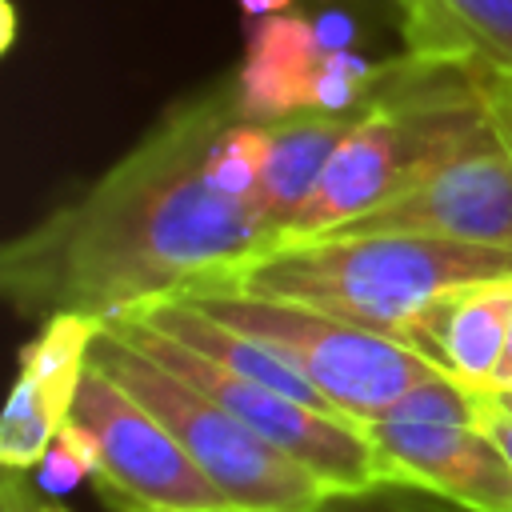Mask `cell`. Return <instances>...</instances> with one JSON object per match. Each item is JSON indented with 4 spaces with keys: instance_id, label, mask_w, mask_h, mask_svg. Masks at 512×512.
Listing matches in <instances>:
<instances>
[{
    "instance_id": "obj_15",
    "label": "cell",
    "mask_w": 512,
    "mask_h": 512,
    "mask_svg": "<svg viewBox=\"0 0 512 512\" xmlns=\"http://www.w3.org/2000/svg\"><path fill=\"white\" fill-rule=\"evenodd\" d=\"M268 148H272L268 120L236 116L232 124H224V132L212 144V156H208L212 184L236 200H252V192L264 176V164H268Z\"/></svg>"
},
{
    "instance_id": "obj_11",
    "label": "cell",
    "mask_w": 512,
    "mask_h": 512,
    "mask_svg": "<svg viewBox=\"0 0 512 512\" xmlns=\"http://www.w3.org/2000/svg\"><path fill=\"white\" fill-rule=\"evenodd\" d=\"M512 328V276L480 280L440 296L420 312L400 340L420 348L448 380L468 392H492Z\"/></svg>"
},
{
    "instance_id": "obj_25",
    "label": "cell",
    "mask_w": 512,
    "mask_h": 512,
    "mask_svg": "<svg viewBox=\"0 0 512 512\" xmlns=\"http://www.w3.org/2000/svg\"><path fill=\"white\" fill-rule=\"evenodd\" d=\"M316 512H332V508H328V504H324V508H316Z\"/></svg>"
},
{
    "instance_id": "obj_12",
    "label": "cell",
    "mask_w": 512,
    "mask_h": 512,
    "mask_svg": "<svg viewBox=\"0 0 512 512\" xmlns=\"http://www.w3.org/2000/svg\"><path fill=\"white\" fill-rule=\"evenodd\" d=\"M360 112H320V108H304L280 120H268L272 128V148H268V164L264 176L252 192V208L264 224V232L272 236V244L288 232V224L296 220V212L304 208V200L312 196L320 172L328 168L332 152L340 148V140L348 136V128L356 124ZM268 244V248H272Z\"/></svg>"
},
{
    "instance_id": "obj_19",
    "label": "cell",
    "mask_w": 512,
    "mask_h": 512,
    "mask_svg": "<svg viewBox=\"0 0 512 512\" xmlns=\"http://www.w3.org/2000/svg\"><path fill=\"white\" fill-rule=\"evenodd\" d=\"M472 408H476V424L504 448V456L512 460V416H504V412H496L480 392H472Z\"/></svg>"
},
{
    "instance_id": "obj_10",
    "label": "cell",
    "mask_w": 512,
    "mask_h": 512,
    "mask_svg": "<svg viewBox=\"0 0 512 512\" xmlns=\"http://www.w3.org/2000/svg\"><path fill=\"white\" fill-rule=\"evenodd\" d=\"M104 320L84 312H56L40 320V332L20 348V372L8 392L0 420V464L12 472H32L56 432L68 424L92 340Z\"/></svg>"
},
{
    "instance_id": "obj_24",
    "label": "cell",
    "mask_w": 512,
    "mask_h": 512,
    "mask_svg": "<svg viewBox=\"0 0 512 512\" xmlns=\"http://www.w3.org/2000/svg\"><path fill=\"white\" fill-rule=\"evenodd\" d=\"M40 512H68L60 500H40Z\"/></svg>"
},
{
    "instance_id": "obj_9",
    "label": "cell",
    "mask_w": 512,
    "mask_h": 512,
    "mask_svg": "<svg viewBox=\"0 0 512 512\" xmlns=\"http://www.w3.org/2000/svg\"><path fill=\"white\" fill-rule=\"evenodd\" d=\"M336 232H424L512 252V152L492 128L404 196Z\"/></svg>"
},
{
    "instance_id": "obj_4",
    "label": "cell",
    "mask_w": 512,
    "mask_h": 512,
    "mask_svg": "<svg viewBox=\"0 0 512 512\" xmlns=\"http://www.w3.org/2000/svg\"><path fill=\"white\" fill-rule=\"evenodd\" d=\"M88 360L172 428L184 452L224 492L232 512H316L336 496L308 464L264 440L208 392L180 380L116 332L100 328Z\"/></svg>"
},
{
    "instance_id": "obj_13",
    "label": "cell",
    "mask_w": 512,
    "mask_h": 512,
    "mask_svg": "<svg viewBox=\"0 0 512 512\" xmlns=\"http://www.w3.org/2000/svg\"><path fill=\"white\" fill-rule=\"evenodd\" d=\"M320 60H324V48L308 16L280 12L260 20L248 40V56L236 72L240 116L280 120L312 108V84H316Z\"/></svg>"
},
{
    "instance_id": "obj_3",
    "label": "cell",
    "mask_w": 512,
    "mask_h": 512,
    "mask_svg": "<svg viewBox=\"0 0 512 512\" xmlns=\"http://www.w3.org/2000/svg\"><path fill=\"white\" fill-rule=\"evenodd\" d=\"M512 276V252L424 232H324L280 240L196 292H240L304 304L376 332L404 336L440 296Z\"/></svg>"
},
{
    "instance_id": "obj_17",
    "label": "cell",
    "mask_w": 512,
    "mask_h": 512,
    "mask_svg": "<svg viewBox=\"0 0 512 512\" xmlns=\"http://www.w3.org/2000/svg\"><path fill=\"white\" fill-rule=\"evenodd\" d=\"M480 84H484L488 120H492L496 136L504 140V148L512 152V72H492V68H484Z\"/></svg>"
},
{
    "instance_id": "obj_23",
    "label": "cell",
    "mask_w": 512,
    "mask_h": 512,
    "mask_svg": "<svg viewBox=\"0 0 512 512\" xmlns=\"http://www.w3.org/2000/svg\"><path fill=\"white\" fill-rule=\"evenodd\" d=\"M496 412H504V416H512V388H496V392H480Z\"/></svg>"
},
{
    "instance_id": "obj_8",
    "label": "cell",
    "mask_w": 512,
    "mask_h": 512,
    "mask_svg": "<svg viewBox=\"0 0 512 512\" xmlns=\"http://www.w3.org/2000/svg\"><path fill=\"white\" fill-rule=\"evenodd\" d=\"M384 488L432 492L464 512H512V460L472 416H376L360 424Z\"/></svg>"
},
{
    "instance_id": "obj_5",
    "label": "cell",
    "mask_w": 512,
    "mask_h": 512,
    "mask_svg": "<svg viewBox=\"0 0 512 512\" xmlns=\"http://www.w3.org/2000/svg\"><path fill=\"white\" fill-rule=\"evenodd\" d=\"M196 308L228 328L288 356L348 420H376L416 384L444 376L420 348L304 304H280L240 292H188Z\"/></svg>"
},
{
    "instance_id": "obj_16",
    "label": "cell",
    "mask_w": 512,
    "mask_h": 512,
    "mask_svg": "<svg viewBox=\"0 0 512 512\" xmlns=\"http://www.w3.org/2000/svg\"><path fill=\"white\" fill-rule=\"evenodd\" d=\"M96 472H100V444L80 420L68 416V424L56 432V440L48 444V452L40 456V464L28 476L44 500H60L80 480H88V476L96 480Z\"/></svg>"
},
{
    "instance_id": "obj_6",
    "label": "cell",
    "mask_w": 512,
    "mask_h": 512,
    "mask_svg": "<svg viewBox=\"0 0 512 512\" xmlns=\"http://www.w3.org/2000/svg\"><path fill=\"white\" fill-rule=\"evenodd\" d=\"M104 328L116 332L120 340H128L132 348H140L144 356H152L156 364H164L168 372H176L180 380L208 392L236 420L256 428L264 440H272L276 448H284L300 464H308L336 496H364L372 488H384L376 448H372L368 432L360 428V420L312 408L304 400H292V396L260 384V380H248V376L176 344L172 336H164L160 328L144 324L132 312L108 316Z\"/></svg>"
},
{
    "instance_id": "obj_21",
    "label": "cell",
    "mask_w": 512,
    "mask_h": 512,
    "mask_svg": "<svg viewBox=\"0 0 512 512\" xmlns=\"http://www.w3.org/2000/svg\"><path fill=\"white\" fill-rule=\"evenodd\" d=\"M288 8H292V0H240V12L248 20H268V16H280Z\"/></svg>"
},
{
    "instance_id": "obj_7",
    "label": "cell",
    "mask_w": 512,
    "mask_h": 512,
    "mask_svg": "<svg viewBox=\"0 0 512 512\" xmlns=\"http://www.w3.org/2000/svg\"><path fill=\"white\" fill-rule=\"evenodd\" d=\"M72 420L100 444L96 484L116 512H232L172 428L88 360Z\"/></svg>"
},
{
    "instance_id": "obj_2",
    "label": "cell",
    "mask_w": 512,
    "mask_h": 512,
    "mask_svg": "<svg viewBox=\"0 0 512 512\" xmlns=\"http://www.w3.org/2000/svg\"><path fill=\"white\" fill-rule=\"evenodd\" d=\"M480 76L484 64L468 56H432L412 48L376 64L364 112L280 240L336 232L404 196L428 172L488 136L492 120Z\"/></svg>"
},
{
    "instance_id": "obj_22",
    "label": "cell",
    "mask_w": 512,
    "mask_h": 512,
    "mask_svg": "<svg viewBox=\"0 0 512 512\" xmlns=\"http://www.w3.org/2000/svg\"><path fill=\"white\" fill-rule=\"evenodd\" d=\"M496 388H512V328H508V344H504V356H500V368L492 380V392Z\"/></svg>"
},
{
    "instance_id": "obj_18",
    "label": "cell",
    "mask_w": 512,
    "mask_h": 512,
    "mask_svg": "<svg viewBox=\"0 0 512 512\" xmlns=\"http://www.w3.org/2000/svg\"><path fill=\"white\" fill-rule=\"evenodd\" d=\"M0 512H40V492H36V484H32L28 472L4 468V480H0Z\"/></svg>"
},
{
    "instance_id": "obj_1",
    "label": "cell",
    "mask_w": 512,
    "mask_h": 512,
    "mask_svg": "<svg viewBox=\"0 0 512 512\" xmlns=\"http://www.w3.org/2000/svg\"><path fill=\"white\" fill-rule=\"evenodd\" d=\"M240 116L236 76L176 100L112 168L52 204L0 252V288L28 320L120 316L188 296L264 252L252 200L220 192L208 156Z\"/></svg>"
},
{
    "instance_id": "obj_14",
    "label": "cell",
    "mask_w": 512,
    "mask_h": 512,
    "mask_svg": "<svg viewBox=\"0 0 512 512\" xmlns=\"http://www.w3.org/2000/svg\"><path fill=\"white\" fill-rule=\"evenodd\" d=\"M412 52L468 56L512 72V0H392Z\"/></svg>"
},
{
    "instance_id": "obj_20",
    "label": "cell",
    "mask_w": 512,
    "mask_h": 512,
    "mask_svg": "<svg viewBox=\"0 0 512 512\" xmlns=\"http://www.w3.org/2000/svg\"><path fill=\"white\" fill-rule=\"evenodd\" d=\"M352 16H344V12H324L320 20H316V40H320V48L324 52H332V48H348L352 44Z\"/></svg>"
}]
</instances>
